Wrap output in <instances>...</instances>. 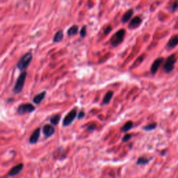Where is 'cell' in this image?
Segmentation results:
<instances>
[{
  "mask_svg": "<svg viewBox=\"0 0 178 178\" xmlns=\"http://www.w3.org/2000/svg\"><path fill=\"white\" fill-rule=\"evenodd\" d=\"M40 135V127H37L35 130L32 132L29 138V143L31 144H36L38 143V140H39V137Z\"/></svg>",
  "mask_w": 178,
  "mask_h": 178,
  "instance_id": "obj_9",
  "label": "cell"
},
{
  "mask_svg": "<svg viewBox=\"0 0 178 178\" xmlns=\"http://www.w3.org/2000/svg\"><path fill=\"white\" fill-rule=\"evenodd\" d=\"M141 22H142V19L140 16H135L134 18L132 19V20L130 21V22L128 25V28L130 29H136L137 27H139L141 25Z\"/></svg>",
  "mask_w": 178,
  "mask_h": 178,
  "instance_id": "obj_11",
  "label": "cell"
},
{
  "mask_svg": "<svg viewBox=\"0 0 178 178\" xmlns=\"http://www.w3.org/2000/svg\"><path fill=\"white\" fill-rule=\"evenodd\" d=\"M126 34L125 29H121L117 31L110 38V43L113 47H116L123 42Z\"/></svg>",
  "mask_w": 178,
  "mask_h": 178,
  "instance_id": "obj_2",
  "label": "cell"
},
{
  "mask_svg": "<svg viewBox=\"0 0 178 178\" xmlns=\"http://www.w3.org/2000/svg\"><path fill=\"white\" fill-rule=\"evenodd\" d=\"M133 15H134V10L130 8V9L127 10L125 13L123 14V17H122L121 19V22L123 23H126L129 20H130L131 18H132Z\"/></svg>",
  "mask_w": 178,
  "mask_h": 178,
  "instance_id": "obj_13",
  "label": "cell"
},
{
  "mask_svg": "<svg viewBox=\"0 0 178 178\" xmlns=\"http://www.w3.org/2000/svg\"><path fill=\"white\" fill-rule=\"evenodd\" d=\"M178 8V1H175L173 4L171 6V10H172V12L175 11Z\"/></svg>",
  "mask_w": 178,
  "mask_h": 178,
  "instance_id": "obj_25",
  "label": "cell"
},
{
  "mask_svg": "<svg viewBox=\"0 0 178 178\" xmlns=\"http://www.w3.org/2000/svg\"><path fill=\"white\" fill-rule=\"evenodd\" d=\"M150 159L145 157V156H141V157H139L138 159V160H137L136 164H138V165L147 164V163L150 162Z\"/></svg>",
  "mask_w": 178,
  "mask_h": 178,
  "instance_id": "obj_20",
  "label": "cell"
},
{
  "mask_svg": "<svg viewBox=\"0 0 178 178\" xmlns=\"http://www.w3.org/2000/svg\"><path fill=\"white\" fill-rule=\"evenodd\" d=\"M23 168H24V164H22V163H21V164L16 165V166L13 167V168L10 169V170L9 171V172H8V175H9V176H11V177L16 176V175L20 174V173L22 172Z\"/></svg>",
  "mask_w": 178,
  "mask_h": 178,
  "instance_id": "obj_10",
  "label": "cell"
},
{
  "mask_svg": "<svg viewBox=\"0 0 178 178\" xmlns=\"http://www.w3.org/2000/svg\"><path fill=\"white\" fill-rule=\"evenodd\" d=\"M177 58L175 54H173L167 58L164 64V70L166 73H170L174 70L175 63H176Z\"/></svg>",
  "mask_w": 178,
  "mask_h": 178,
  "instance_id": "obj_4",
  "label": "cell"
},
{
  "mask_svg": "<svg viewBox=\"0 0 178 178\" xmlns=\"http://www.w3.org/2000/svg\"><path fill=\"white\" fill-rule=\"evenodd\" d=\"M64 34H63V30H59L57 32H56L53 37V42H56V43H58V42H60L63 39Z\"/></svg>",
  "mask_w": 178,
  "mask_h": 178,
  "instance_id": "obj_14",
  "label": "cell"
},
{
  "mask_svg": "<svg viewBox=\"0 0 178 178\" xmlns=\"http://www.w3.org/2000/svg\"><path fill=\"white\" fill-rule=\"evenodd\" d=\"M79 34H80V36L81 38H85L86 36V26H83L81 29L80 30Z\"/></svg>",
  "mask_w": 178,
  "mask_h": 178,
  "instance_id": "obj_22",
  "label": "cell"
},
{
  "mask_svg": "<svg viewBox=\"0 0 178 178\" xmlns=\"http://www.w3.org/2000/svg\"><path fill=\"white\" fill-rule=\"evenodd\" d=\"M77 116V111L76 109H73L67 113L63 120V127H68L73 123Z\"/></svg>",
  "mask_w": 178,
  "mask_h": 178,
  "instance_id": "obj_6",
  "label": "cell"
},
{
  "mask_svg": "<svg viewBox=\"0 0 178 178\" xmlns=\"http://www.w3.org/2000/svg\"><path fill=\"white\" fill-rule=\"evenodd\" d=\"M164 59L163 57H159L157 58V59H155L154 62L152 64L151 68H150V72L153 74H156V72H157L159 68L160 67V66L162 65L163 62H164Z\"/></svg>",
  "mask_w": 178,
  "mask_h": 178,
  "instance_id": "obj_8",
  "label": "cell"
},
{
  "mask_svg": "<svg viewBox=\"0 0 178 178\" xmlns=\"http://www.w3.org/2000/svg\"><path fill=\"white\" fill-rule=\"evenodd\" d=\"M42 133L46 139L50 138L55 133V129L53 127V126L50 124H46L43 126L42 128Z\"/></svg>",
  "mask_w": 178,
  "mask_h": 178,
  "instance_id": "obj_7",
  "label": "cell"
},
{
  "mask_svg": "<svg viewBox=\"0 0 178 178\" xmlns=\"http://www.w3.org/2000/svg\"><path fill=\"white\" fill-rule=\"evenodd\" d=\"M60 120H61V115L59 114V113L53 115L52 116H51L50 119V124L51 125H57L60 122Z\"/></svg>",
  "mask_w": 178,
  "mask_h": 178,
  "instance_id": "obj_18",
  "label": "cell"
},
{
  "mask_svg": "<svg viewBox=\"0 0 178 178\" xmlns=\"http://www.w3.org/2000/svg\"><path fill=\"white\" fill-rule=\"evenodd\" d=\"M111 30H112V28H111V26H107V27H105V29H104V34L105 35H107V34H109V32H110Z\"/></svg>",
  "mask_w": 178,
  "mask_h": 178,
  "instance_id": "obj_24",
  "label": "cell"
},
{
  "mask_svg": "<svg viewBox=\"0 0 178 178\" xmlns=\"http://www.w3.org/2000/svg\"><path fill=\"white\" fill-rule=\"evenodd\" d=\"M33 59V55L31 52H27L22 56L16 64V68L21 72H26Z\"/></svg>",
  "mask_w": 178,
  "mask_h": 178,
  "instance_id": "obj_1",
  "label": "cell"
},
{
  "mask_svg": "<svg viewBox=\"0 0 178 178\" xmlns=\"http://www.w3.org/2000/svg\"><path fill=\"white\" fill-rule=\"evenodd\" d=\"M133 126H134V123H133L132 121H127L126 122V123L124 124V125L123 127H121V130L122 132H124V133H126L128 131H130V130H132V128L133 127Z\"/></svg>",
  "mask_w": 178,
  "mask_h": 178,
  "instance_id": "obj_19",
  "label": "cell"
},
{
  "mask_svg": "<svg viewBox=\"0 0 178 178\" xmlns=\"http://www.w3.org/2000/svg\"><path fill=\"white\" fill-rule=\"evenodd\" d=\"M27 72H21L20 76L18 77V78L17 79L16 84L14 86L13 88V93L15 94H19L22 91L23 88H24L26 79H27Z\"/></svg>",
  "mask_w": 178,
  "mask_h": 178,
  "instance_id": "obj_3",
  "label": "cell"
},
{
  "mask_svg": "<svg viewBox=\"0 0 178 178\" xmlns=\"http://www.w3.org/2000/svg\"><path fill=\"white\" fill-rule=\"evenodd\" d=\"M95 129H96V125L95 124H91V125H90L89 127H88L87 130L89 131H93L95 130Z\"/></svg>",
  "mask_w": 178,
  "mask_h": 178,
  "instance_id": "obj_27",
  "label": "cell"
},
{
  "mask_svg": "<svg viewBox=\"0 0 178 178\" xmlns=\"http://www.w3.org/2000/svg\"><path fill=\"white\" fill-rule=\"evenodd\" d=\"M85 112L84 111H79V113H78V119L79 120H81V119H82V118H84V116H85Z\"/></svg>",
  "mask_w": 178,
  "mask_h": 178,
  "instance_id": "obj_26",
  "label": "cell"
},
{
  "mask_svg": "<svg viewBox=\"0 0 178 178\" xmlns=\"http://www.w3.org/2000/svg\"><path fill=\"white\" fill-rule=\"evenodd\" d=\"M35 110L36 107L33 104H30V103H25V104H21L19 105L16 111L19 115H22L26 114V113L34 112Z\"/></svg>",
  "mask_w": 178,
  "mask_h": 178,
  "instance_id": "obj_5",
  "label": "cell"
},
{
  "mask_svg": "<svg viewBox=\"0 0 178 178\" xmlns=\"http://www.w3.org/2000/svg\"><path fill=\"white\" fill-rule=\"evenodd\" d=\"M78 31H79V26L76 25H73L68 29L67 34L68 36H75L78 34Z\"/></svg>",
  "mask_w": 178,
  "mask_h": 178,
  "instance_id": "obj_16",
  "label": "cell"
},
{
  "mask_svg": "<svg viewBox=\"0 0 178 178\" xmlns=\"http://www.w3.org/2000/svg\"><path fill=\"white\" fill-rule=\"evenodd\" d=\"M45 96H46V91H42L41 93H38L37 95L34 96L32 101H33L34 104L38 105L42 102V100L45 99Z\"/></svg>",
  "mask_w": 178,
  "mask_h": 178,
  "instance_id": "obj_12",
  "label": "cell"
},
{
  "mask_svg": "<svg viewBox=\"0 0 178 178\" xmlns=\"http://www.w3.org/2000/svg\"><path fill=\"white\" fill-rule=\"evenodd\" d=\"M132 135L131 134H126L125 136H123V139H122V141H123V142L125 143V142H127V141H129L131 139V138H132Z\"/></svg>",
  "mask_w": 178,
  "mask_h": 178,
  "instance_id": "obj_23",
  "label": "cell"
},
{
  "mask_svg": "<svg viewBox=\"0 0 178 178\" xmlns=\"http://www.w3.org/2000/svg\"><path fill=\"white\" fill-rule=\"evenodd\" d=\"M156 126V123H151V124H149V125H147L144 126V127H143V130L146 131V132H149V131H152V130H155Z\"/></svg>",
  "mask_w": 178,
  "mask_h": 178,
  "instance_id": "obj_21",
  "label": "cell"
},
{
  "mask_svg": "<svg viewBox=\"0 0 178 178\" xmlns=\"http://www.w3.org/2000/svg\"><path fill=\"white\" fill-rule=\"evenodd\" d=\"M113 96V91H109L105 94L104 98L102 100V104H108L110 103L111 99Z\"/></svg>",
  "mask_w": 178,
  "mask_h": 178,
  "instance_id": "obj_17",
  "label": "cell"
},
{
  "mask_svg": "<svg viewBox=\"0 0 178 178\" xmlns=\"http://www.w3.org/2000/svg\"><path fill=\"white\" fill-rule=\"evenodd\" d=\"M178 45V35L174 36L170 38L168 42H167V47L168 48H173Z\"/></svg>",
  "mask_w": 178,
  "mask_h": 178,
  "instance_id": "obj_15",
  "label": "cell"
}]
</instances>
